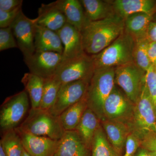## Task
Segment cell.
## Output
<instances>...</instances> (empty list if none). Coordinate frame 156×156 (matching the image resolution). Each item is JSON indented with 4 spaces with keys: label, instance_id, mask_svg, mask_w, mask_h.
I'll return each mask as SVG.
<instances>
[{
    "label": "cell",
    "instance_id": "cell-1",
    "mask_svg": "<svg viewBox=\"0 0 156 156\" xmlns=\"http://www.w3.org/2000/svg\"><path fill=\"white\" fill-rule=\"evenodd\" d=\"M125 30L124 19L117 14L101 20L89 21L80 31L84 52L90 56L100 53Z\"/></svg>",
    "mask_w": 156,
    "mask_h": 156
},
{
    "label": "cell",
    "instance_id": "cell-2",
    "mask_svg": "<svg viewBox=\"0 0 156 156\" xmlns=\"http://www.w3.org/2000/svg\"><path fill=\"white\" fill-rule=\"evenodd\" d=\"M135 40L126 30L100 53L91 55L95 69L116 68L134 62Z\"/></svg>",
    "mask_w": 156,
    "mask_h": 156
},
{
    "label": "cell",
    "instance_id": "cell-3",
    "mask_svg": "<svg viewBox=\"0 0 156 156\" xmlns=\"http://www.w3.org/2000/svg\"><path fill=\"white\" fill-rule=\"evenodd\" d=\"M115 85V68L95 69L85 97L88 108L95 113L101 122L105 120V102Z\"/></svg>",
    "mask_w": 156,
    "mask_h": 156
},
{
    "label": "cell",
    "instance_id": "cell-4",
    "mask_svg": "<svg viewBox=\"0 0 156 156\" xmlns=\"http://www.w3.org/2000/svg\"><path fill=\"white\" fill-rule=\"evenodd\" d=\"M20 130L37 136H46L59 140L65 131L62 128L58 116L47 110L31 108L24 122L19 127Z\"/></svg>",
    "mask_w": 156,
    "mask_h": 156
},
{
    "label": "cell",
    "instance_id": "cell-5",
    "mask_svg": "<svg viewBox=\"0 0 156 156\" xmlns=\"http://www.w3.org/2000/svg\"><path fill=\"white\" fill-rule=\"evenodd\" d=\"M131 127L140 139L147 134H156V111L145 83L135 103Z\"/></svg>",
    "mask_w": 156,
    "mask_h": 156
},
{
    "label": "cell",
    "instance_id": "cell-6",
    "mask_svg": "<svg viewBox=\"0 0 156 156\" xmlns=\"http://www.w3.org/2000/svg\"><path fill=\"white\" fill-rule=\"evenodd\" d=\"M95 68L90 55L80 56L62 60L54 76L61 84L81 80L90 81Z\"/></svg>",
    "mask_w": 156,
    "mask_h": 156
},
{
    "label": "cell",
    "instance_id": "cell-7",
    "mask_svg": "<svg viewBox=\"0 0 156 156\" xmlns=\"http://www.w3.org/2000/svg\"><path fill=\"white\" fill-rule=\"evenodd\" d=\"M134 108L135 103L115 85L104 105V121L125 123L131 127Z\"/></svg>",
    "mask_w": 156,
    "mask_h": 156
},
{
    "label": "cell",
    "instance_id": "cell-8",
    "mask_svg": "<svg viewBox=\"0 0 156 156\" xmlns=\"http://www.w3.org/2000/svg\"><path fill=\"white\" fill-rule=\"evenodd\" d=\"M146 72L134 62L115 68V84L135 103L145 83Z\"/></svg>",
    "mask_w": 156,
    "mask_h": 156
},
{
    "label": "cell",
    "instance_id": "cell-9",
    "mask_svg": "<svg viewBox=\"0 0 156 156\" xmlns=\"http://www.w3.org/2000/svg\"><path fill=\"white\" fill-rule=\"evenodd\" d=\"M29 107L28 95L25 90L7 98L0 111L2 130L5 132L17 128L28 111Z\"/></svg>",
    "mask_w": 156,
    "mask_h": 156
},
{
    "label": "cell",
    "instance_id": "cell-10",
    "mask_svg": "<svg viewBox=\"0 0 156 156\" xmlns=\"http://www.w3.org/2000/svg\"><path fill=\"white\" fill-rule=\"evenodd\" d=\"M90 81L81 80L61 84L56 101L48 111L59 116L66 109L85 97Z\"/></svg>",
    "mask_w": 156,
    "mask_h": 156
},
{
    "label": "cell",
    "instance_id": "cell-11",
    "mask_svg": "<svg viewBox=\"0 0 156 156\" xmlns=\"http://www.w3.org/2000/svg\"><path fill=\"white\" fill-rule=\"evenodd\" d=\"M23 59L30 73L44 79L54 76L63 59L58 53L39 51Z\"/></svg>",
    "mask_w": 156,
    "mask_h": 156
},
{
    "label": "cell",
    "instance_id": "cell-12",
    "mask_svg": "<svg viewBox=\"0 0 156 156\" xmlns=\"http://www.w3.org/2000/svg\"><path fill=\"white\" fill-rule=\"evenodd\" d=\"M10 27L23 58L30 56L35 51L36 24L34 19L27 17L21 10Z\"/></svg>",
    "mask_w": 156,
    "mask_h": 156
},
{
    "label": "cell",
    "instance_id": "cell-13",
    "mask_svg": "<svg viewBox=\"0 0 156 156\" xmlns=\"http://www.w3.org/2000/svg\"><path fill=\"white\" fill-rule=\"evenodd\" d=\"M22 141L23 148L32 156H55L58 140L37 136L15 128Z\"/></svg>",
    "mask_w": 156,
    "mask_h": 156
},
{
    "label": "cell",
    "instance_id": "cell-14",
    "mask_svg": "<svg viewBox=\"0 0 156 156\" xmlns=\"http://www.w3.org/2000/svg\"><path fill=\"white\" fill-rule=\"evenodd\" d=\"M57 33L63 45L62 60L75 58L85 53L80 32L75 27L67 23Z\"/></svg>",
    "mask_w": 156,
    "mask_h": 156
},
{
    "label": "cell",
    "instance_id": "cell-15",
    "mask_svg": "<svg viewBox=\"0 0 156 156\" xmlns=\"http://www.w3.org/2000/svg\"><path fill=\"white\" fill-rule=\"evenodd\" d=\"M38 14V17L34 19L36 24L56 32L67 23L64 14L55 2L42 4Z\"/></svg>",
    "mask_w": 156,
    "mask_h": 156
},
{
    "label": "cell",
    "instance_id": "cell-16",
    "mask_svg": "<svg viewBox=\"0 0 156 156\" xmlns=\"http://www.w3.org/2000/svg\"><path fill=\"white\" fill-rule=\"evenodd\" d=\"M55 156H91V150L76 131H66L58 140Z\"/></svg>",
    "mask_w": 156,
    "mask_h": 156
},
{
    "label": "cell",
    "instance_id": "cell-17",
    "mask_svg": "<svg viewBox=\"0 0 156 156\" xmlns=\"http://www.w3.org/2000/svg\"><path fill=\"white\" fill-rule=\"evenodd\" d=\"M101 125L109 142L119 155L122 156L127 137L131 131L130 126L125 123L107 120L101 122Z\"/></svg>",
    "mask_w": 156,
    "mask_h": 156
},
{
    "label": "cell",
    "instance_id": "cell-18",
    "mask_svg": "<svg viewBox=\"0 0 156 156\" xmlns=\"http://www.w3.org/2000/svg\"><path fill=\"white\" fill-rule=\"evenodd\" d=\"M34 46L35 51L56 52L61 55L63 53V45L58 33L37 24Z\"/></svg>",
    "mask_w": 156,
    "mask_h": 156
},
{
    "label": "cell",
    "instance_id": "cell-19",
    "mask_svg": "<svg viewBox=\"0 0 156 156\" xmlns=\"http://www.w3.org/2000/svg\"><path fill=\"white\" fill-rule=\"evenodd\" d=\"M64 14L68 23L81 31L89 20L87 19L83 8L78 0H58L55 2Z\"/></svg>",
    "mask_w": 156,
    "mask_h": 156
},
{
    "label": "cell",
    "instance_id": "cell-20",
    "mask_svg": "<svg viewBox=\"0 0 156 156\" xmlns=\"http://www.w3.org/2000/svg\"><path fill=\"white\" fill-rule=\"evenodd\" d=\"M112 4L116 14L124 19L133 14L156 10L154 0H115Z\"/></svg>",
    "mask_w": 156,
    "mask_h": 156
},
{
    "label": "cell",
    "instance_id": "cell-21",
    "mask_svg": "<svg viewBox=\"0 0 156 156\" xmlns=\"http://www.w3.org/2000/svg\"><path fill=\"white\" fill-rule=\"evenodd\" d=\"M85 15L89 21L101 20L116 14L112 1L81 0Z\"/></svg>",
    "mask_w": 156,
    "mask_h": 156
},
{
    "label": "cell",
    "instance_id": "cell-22",
    "mask_svg": "<svg viewBox=\"0 0 156 156\" xmlns=\"http://www.w3.org/2000/svg\"><path fill=\"white\" fill-rule=\"evenodd\" d=\"M156 10L150 13L132 14L124 19L125 30L136 39L145 37L148 27L153 21Z\"/></svg>",
    "mask_w": 156,
    "mask_h": 156
},
{
    "label": "cell",
    "instance_id": "cell-23",
    "mask_svg": "<svg viewBox=\"0 0 156 156\" xmlns=\"http://www.w3.org/2000/svg\"><path fill=\"white\" fill-rule=\"evenodd\" d=\"M101 126V121L98 117L92 110L88 108L75 131L77 132L86 145L91 150L95 133Z\"/></svg>",
    "mask_w": 156,
    "mask_h": 156
},
{
    "label": "cell",
    "instance_id": "cell-24",
    "mask_svg": "<svg viewBox=\"0 0 156 156\" xmlns=\"http://www.w3.org/2000/svg\"><path fill=\"white\" fill-rule=\"evenodd\" d=\"M87 108V101L84 97L80 101L65 110L58 116L65 131H75Z\"/></svg>",
    "mask_w": 156,
    "mask_h": 156
},
{
    "label": "cell",
    "instance_id": "cell-25",
    "mask_svg": "<svg viewBox=\"0 0 156 156\" xmlns=\"http://www.w3.org/2000/svg\"><path fill=\"white\" fill-rule=\"evenodd\" d=\"M21 83L30 99L31 108H39L43 95L44 79L30 73H26Z\"/></svg>",
    "mask_w": 156,
    "mask_h": 156
},
{
    "label": "cell",
    "instance_id": "cell-26",
    "mask_svg": "<svg viewBox=\"0 0 156 156\" xmlns=\"http://www.w3.org/2000/svg\"><path fill=\"white\" fill-rule=\"evenodd\" d=\"M7 156H22L23 148L21 138L15 129L5 131L0 141Z\"/></svg>",
    "mask_w": 156,
    "mask_h": 156
},
{
    "label": "cell",
    "instance_id": "cell-27",
    "mask_svg": "<svg viewBox=\"0 0 156 156\" xmlns=\"http://www.w3.org/2000/svg\"><path fill=\"white\" fill-rule=\"evenodd\" d=\"M91 156H120L109 142L101 126L97 129L91 147Z\"/></svg>",
    "mask_w": 156,
    "mask_h": 156
},
{
    "label": "cell",
    "instance_id": "cell-28",
    "mask_svg": "<svg viewBox=\"0 0 156 156\" xmlns=\"http://www.w3.org/2000/svg\"><path fill=\"white\" fill-rule=\"evenodd\" d=\"M61 83L54 76L44 79L41 101L39 108L48 111L56 101Z\"/></svg>",
    "mask_w": 156,
    "mask_h": 156
},
{
    "label": "cell",
    "instance_id": "cell-29",
    "mask_svg": "<svg viewBox=\"0 0 156 156\" xmlns=\"http://www.w3.org/2000/svg\"><path fill=\"white\" fill-rule=\"evenodd\" d=\"M149 44L146 37L135 40L133 55L134 63L146 72L151 66L148 54Z\"/></svg>",
    "mask_w": 156,
    "mask_h": 156
},
{
    "label": "cell",
    "instance_id": "cell-30",
    "mask_svg": "<svg viewBox=\"0 0 156 156\" xmlns=\"http://www.w3.org/2000/svg\"><path fill=\"white\" fill-rule=\"evenodd\" d=\"M18 48L11 27L0 29V51Z\"/></svg>",
    "mask_w": 156,
    "mask_h": 156
},
{
    "label": "cell",
    "instance_id": "cell-31",
    "mask_svg": "<svg viewBox=\"0 0 156 156\" xmlns=\"http://www.w3.org/2000/svg\"><path fill=\"white\" fill-rule=\"evenodd\" d=\"M145 84L156 111V66L151 65L147 71Z\"/></svg>",
    "mask_w": 156,
    "mask_h": 156
},
{
    "label": "cell",
    "instance_id": "cell-32",
    "mask_svg": "<svg viewBox=\"0 0 156 156\" xmlns=\"http://www.w3.org/2000/svg\"><path fill=\"white\" fill-rule=\"evenodd\" d=\"M141 145V139L135 133L131 131L127 137L125 151L122 156H135Z\"/></svg>",
    "mask_w": 156,
    "mask_h": 156
},
{
    "label": "cell",
    "instance_id": "cell-33",
    "mask_svg": "<svg viewBox=\"0 0 156 156\" xmlns=\"http://www.w3.org/2000/svg\"><path fill=\"white\" fill-rule=\"evenodd\" d=\"M21 10L22 6L11 11H5L0 10L1 28L10 27Z\"/></svg>",
    "mask_w": 156,
    "mask_h": 156
},
{
    "label": "cell",
    "instance_id": "cell-34",
    "mask_svg": "<svg viewBox=\"0 0 156 156\" xmlns=\"http://www.w3.org/2000/svg\"><path fill=\"white\" fill-rule=\"evenodd\" d=\"M140 147L156 154V134L151 133L144 136L141 139Z\"/></svg>",
    "mask_w": 156,
    "mask_h": 156
},
{
    "label": "cell",
    "instance_id": "cell-35",
    "mask_svg": "<svg viewBox=\"0 0 156 156\" xmlns=\"http://www.w3.org/2000/svg\"><path fill=\"white\" fill-rule=\"evenodd\" d=\"M22 0H0V10L5 11H12L22 6Z\"/></svg>",
    "mask_w": 156,
    "mask_h": 156
},
{
    "label": "cell",
    "instance_id": "cell-36",
    "mask_svg": "<svg viewBox=\"0 0 156 156\" xmlns=\"http://www.w3.org/2000/svg\"><path fill=\"white\" fill-rule=\"evenodd\" d=\"M146 38L149 43L156 42V21H151L148 27Z\"/></svg>",
    "mask_w": 156,
    "mask_h": 156
},
{
    "label": "cell",
    "instance_id": "cell-37",
    "mask_svg": "<svg viewBox=\"0 0 156 156\" xmlns=\"http://www.w3.org/2000/svg\"><path fill=\"white\" fill-rule=\"evenodd\" d=\"M148 54L152 65L156 66V42L149 43L148 46Z\"/></svg>",
    "mask_w": 156,
    "mask_h": 156
},
{
    "label": "cell",
    "instance_id": "cell-38",
    "mask_svg": "<svg viewBox=\"0 0 156 156\" xmlns=\"http://www.w3.org/2000/svg\"><path fill=\"white\" fill-rule=\"evenodd\" d=\"M135 156H156V154L140 147L136 152Z\"/></svg>",
    "mask_w": 156,
    "mask_h": 156
},
{
    "label": "cell",
    "instance_id": "cell-39",
    "mask_svg": "<svg viewBox=\"0 0 156 156\" xmlns=\"http://www.w3.org/2000/svg\"><path fill=\"white\" fill-rule=\"evenodd\" d=\"M0 156H7L2 146L0 145Z\"/></svg>",
    "mask_w": 156,
    "mask_h": 156
},
{
    "label": "cell",
    "instance_id": "cell-40",
    "mask_svg": "<svg viewBox=\"0 0 156 156\" xmlns=\"http://www.w3.org/2000/svg\"><path fill=\"white\" fill-rule=\"evenodd\" d=\"M22 156H31L30 154H29L25 150L23 149V155Z\"/></svg>",
    "mask_w": 156,
    "mask_h": 156
}]
</instances>
